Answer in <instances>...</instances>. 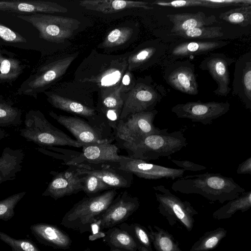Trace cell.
<instances>
[{"mask_svg":"<svg viewBox=\"0 0 251 251\" xmlns=\"http://www.w3.org/2000/svg\"><path fill=\"white\" fill-rule=\"evenodd\" d=\"M129 54H105L92 50L76 69L75 81L88 90L99 91L119 85L127 70Z\"/></svg>","mask_w":251,"mask_h":251,"instance_id":"6da1fadb","label":"cell"},{"mask_svg":"<svg viewBox=\"0 0 251 251\" xmlns=\"http://www.w3.org/2000/svg\"><path fill=\"white\" fill-rule=\"evenodd\" d=\"M171 188L175 192L200 195L209 201L221 203L236 199L245 192L232 178L210 173L178 178L173 183Z\"/></svg>","mask_w":251,"mask_h":251,"instance_id":"7a4b0ae2","label":"cell"},{"mask_svg":"<svg viewBox=\"0 0 251 251\" xmlns=\"http://www.w3.org/2000/svg\"><path fill=\"white\" fill-rule=\"evenodd\" d=\"M168 128L160 129L157 132L139 140L128 143L117 144L124 149L128 157L149 161L161 157L170 156L186 147L188 143L182 131L168 132Z\"/></svg>","mask_w":251,"mask_h":251,"instance_id":"3957f363","label":"cell"},{"mask_svg":"<svg viewBox=\"0 0 251 251\" xmlns=\"http://www.w3.org/2000/svg\"><path fill=\"white\" fill-rule=\"evenodd\" d=\"M24 124L25 127L20 130V135L41 148L54 146L81 148L84 145L52 125L40 110L28 111L25 115Z\"/></svg>","mask_w":251,"mask_h":251,"instance_id":"277c9868","label":"cell"},{"mask_svg":"<svg viewBox=\"0 0 251 251\" xmlns=\"http://www.w3.org/2000/svg\"><path fill=\"white\" fill-rule=\"evenodd\" d=\"M117 194L116 189H112L96 196H86L64 215L61 225L80 233L91 231L96 218L109 206Z\"/></svg>","mask_w":251,"mask_h":251,"instance_id":"5b68a950","label":"cell"},{"mask_svg":"<svg viewBox=\"0 0 251 251\" xmlns=\"http://www.w3.org/2000/svg\"><path fill=\"white\" fill-rule=\"evenodd\" d=\"M166 95L165 88L155 82L150 75L139 78L133 88L124 95L120 120L133 114L153 110Z\"/></svg>","mask_w":251,"mask_h":251,"instance_id":"8992f818","label":"cell"},{"mask_svg":"<svg viewBox=\"0 0 251 251\" xmlns=\"http://www.w3.org/2000/svg\"><path fill=\"white\" fill-rule=\"evenodd\" d=\"M49 114L66 128L76 140L84 145L115 141L114 130L109 124L91 122L76 116L57 114L53 111H50Z\"/></svg>","mask_w":251,"mask_h":251,"instance_id":"52a82bcc","label":"cell"},{"mask_svg":"<svg viewBox=\"0 0 251 251\" xmlns=\"http://www.w3.org/2000/svg\"><path fill=\"white\" fill-rule=\"evenodd\" d=\"M16 16L35 27L41 39L55 43H64L71 38L80 24L75 19L45 13Z\"/></svg>","mask_w":251,"mask_h":251,"instance_id":"ba28073f","label":"cell"},{"mask_svg":"<svg viewBox=\"0 0 251 251\" xmlns=\"http://www.w3.org/2000/svg\"><path fill=\"white\" fill-rule=\"evenodd\" d=\"M77 53L68 55L40 66L21 84L17 94L37 99L41 93L56 82L66 72Z\"/></svg>","mask_w":251,"mask_h":251,"instance_id":"9c48e42d","label":"cell"},{"mask_svg":"<svg viewBox=\"0 0 251 251\" xmlns=\"http://www.w3.org/2000/svg\"><path fill=\"white\" fill-rule=\"evenodd\" d=\"M48 101L54 108L73 114L87 121L100 124H109L95 106L92 98L82 93L44 91Z\"/></svg>","mask_w":251,"mask_h":251,"instance_id":"30bf717a","label":"cell"},{"mask_svg":"<svg viewBox=\"0 0 251 251\" xmlns=\"http://www.w3.org/2000/svg\"><path fill=\"white\" fill-rule=\"evenodd\" d=\"M156 200L158 203L159 213L172 226L181 224L188 231H191L195 222V216L198 213L191 204L182 201L162 185L154 186Z\"/></svg>","mask_w":251,"mask_h":251,"instance_id":"8fae6325","label":"cell"},{"mask_svg":"<svg viewBox=\"0 0 251 251\" xmlns=\"http://www.w3.org/2000/svg\"><path fill=\"white\" fill-rule=\"evenodd\" d=\"M158 112L154 109L133 114L120 120L114 130L116 144L131 143L159 131L160 128L153 123Z\"/></svg>","mask_w":251,"mask_h":251,"instance_id":"7c38bea8","label":"cell"},{"mask_svg":"<svg viewBox=\"0 0 251 251\" xmlns=\"http://www.w3.org/2000/svg\"><path fill=\"white\" fill-rule=\"evenodd\" d=\"M139 206L140 201L137 197L132 196L127 191H122L117 194L91 226H95L100 231L113 227L124 223Z\"/></svg>","mask_w":251,"mask_h":251,"instance_id":"4fadbf2b","label":"cell"},{"mask_svg":"<svg viewBox=\"0 0 251 251\" xmlns=\"http://www.w3.org/2000/svg\"><path fill=\"white\" fill-rule=\"evenodd\" d=\"M230 104L227 101H190L177 104L171 108V111L178 118L188 119L207 125L228 112Z\"/></svg>","mask_w":251,"mask_h":251,"instance_id":"5bb4252c","label":"cell"},{"mask_svg":"<svg viewBox=\"0 0 251 251\" xmlns=\"http://www.w3.org/2000/svg\"><path fill=\"white\" fill-rule=\"evenodd\" d=\"M82 151L70 158L64 164L76 166L80 164H105L119 167L122 155L118 154L117 146L112 143L86 144Z\"/></svg>","mask_w":251,"mask_h":251,"instance_id":"9a60e30c","label":"cell"},{"mask_svg":"<svg viewBox=\"0 0 251 251\" xmlns=\"http://www.w3.org/2000/svg\"><path fill=\"white\" fill-rule=\"evenodd\" d=\"M168 63L164 71L166 83L174 89L190 95L199 93L194 65L188 60Z\"/></svg>","mask_w":251,"mask_h":251,"instance_id":"2e32d148","label":"cell"},{"mask_svg":"<svg viewBox=\"0 0 251 251\" xmlns=\"http://www.w3.org/2000/svg\"><path fill=\"white\" fill-rule=\"evenodd\" d=\"M118 168L146 179H177L183 177L185 172L124 155L121 156Z\"/></svg>","mask_w":251,"mask_h":251,"instance_id":"e0dca14e","label":"cell"},{"mask_svg":"<svg viewBox=\"0 0 251 251\" xmlns=\"http://www.w3.org/2000/svg\"><path fill=\"white\" fill-rule=\"evenodd\" d=\"M50 173L53 177L42 193L43 196H49L57 200L82 191L84 175L79 173L76 166L70 165L65 171H51Z\"/></svg>","mask_w":251,"mask_h":251,"instance_id":"ac0fdd59","label":"cell"},{"mask_svg":"<svg viewBox=\"0 0 251 251\" xmlns=\"http://www.w3.org/2000/svg\"><path fill=\"white\" fill-rule=\"evenodd\" d=\"M168 49L166 44L158 39L141 44L129 54L128 71L144 70L157 64L165 58Z\"/></svg>","mask_w":251,"mask_h":251,"instance_id":"d6986e66","label":"cell"},{"mask_svg":"<svg viewBox=\"0 0 251 251\" xmlns=\"http://www.w3.org/2000/svg\"><path fill=\"white\" fill-rule=\"evenodd\" d=\"M235 60L223 53H214L204 58L199 65V68L208 72L217 84L213 91L215 95L226 97L231 91L229 67Z\"/></svg>","mask_w":251,"mask_h":251,"instance_id":"ffe728a7","label":"cell"},{"mask_svg":"<svg viewBox=\"0 0 251 251\" xmlns=\"http://www.w3.org/2000/svg\"><path fill=\"white\" fill-rule=\"evenodd\" d=\"M75 166L81 174L93 175L113 189L129 188L133 182L132 174L110 165L80 164Z\"/></svg>","mask_w":251,"mask_h":251,"instance_id":"44dd1931","label":"cell"},{"mask_svg":"<svg viewBox=\"0 0 251 251\" xmlns=\"http://www.w3.org/2000/svg\"><path fill=\"white\" fill-rule=\"evenodd\" d=\"M232 94L237 96L246 108L251 110V53L242 55L235 62Z\"/></svg>","mask_w":251,"mask_h":251,"instance_id":"7402d4cb","label":"cell"},{"mask_svg":"<svg viewBox=\"0 0 251 251\" xmlns=\"http://www.w3.org/2000/svg\"><path fill=\"white\" fill-rule=\"evenodd\" d=\"M228 42L222 40L214 41H180L173 43L166 55L167 62L194 55L205 54L215 50L223 48Z\"/></svg>","mask_w":251,"mask_h":251,"instance_id":"603a6c76","label":"cell"},{"mask_svg":"<svg viewBox=\"0 0 251 251\" xmlns=\"http://www.w3.org/2000/svg\"><path fill=\"white\" fill-rule=\"evenodd\" d=\"M100 92L96 107L114 130L120 121L124 104V93L122 92L120 84Z\"/></svg>","mask_w":251,"mask_h":251,"instance_id":"cb8c5ba5","label":"cell"},{"mask_svg":"<svg viewBox=\"0 0 251 251\" xmlns=\"http://www.w3.org/2000/svg\"><path fill=\"white\" fill-rule=\"evenodd\" d=\"M0 11L24 15L66 13L68 9L54 2L42 0H0Z\"/></svg>","mask_w":251,"mask_h":251,"instance_id":"d4e9b609","label":"cell"},{"mask_svg":"<svg viewBox=\"0 0 251 251\" xmlns=\"http://www.w3.org/2000/svg\"><path fill=\"white\" fill-rule=\"evenodd\" d=\"M30 229L41 244L61 250L69 249L71 246L72 241L69 235L56 226L37 223L31 225Z\"/></svg>","mask_w":251,"mask_h":251,"instance_id":"484cf974","label":"cell"},{"mask_svg":"<svg viewBox=\"0 0 251 251\" xmlns=\"http://www.w3.org/2000/svg\"><path fill=\"white\" fill-rule=\"evenodd\" d=\"M147 2L119 0H84L79 4L85 9L109 14L130 8H143L146 10L153 8Z\"/></svg>","mask_w":251,"mask_h":251,"instance_id":"4316f807","label":"cell"},{"mask_svg":"<svg viewBox=\"0 0 251 251\" xmlns=\"http://www.w3.org/2000/svg\"><path fill=\"white\" fill-rule=\"evenodd\" d=\"M167 17L173 24L171 31L173 33L195 27L209 26L217 21L214 15L207 16L202 11L196 13L168 14Z\"/></svg>","mask_w":251,"mask_h":251,"instance_id":"83f0119b","label":"cell"},{"mask_svg":"<svg viewBox=\"0 0 251 251\" xmlns=\"http://www.w3.org/2000/svg\"><path fill=\"white\" fill-rule=\"evenodd\" d=\"M27 66L15 54L0 48V84L12 85Z\"/></svg>","mask_w":251,"mask_h":251,"instance_id":"f1b7e54d","label":"cell"},{"mask_svg":"<svg viewBox=\"0 0 251 251\" xmlns=\"http://www.w3.org/2000/svg\"><path fill=\"white\" fill-rule=\"evenodd\" d=\"M24 156L21 149H4L0 156V184L16 178L21 171Z\"/></svg>","mask_w":251,"mask_h":251,"instance_id":"f546056e","label":"cell"},{"mask_svg":"<svg viewBox=\"0 0 251 251\" xmlns=\"http://www.w3.org/2000/svg\"><path fill=\"white\" fill-rule=\"evenodd\" d=\"M103 233L102 240L110 249L125 251H138V245L132 237L120 227L115 226Z\"/></svg>","mask_w":251,"mask_h":251,"instance_id":"4dcf8cb0","label":"cell"},{"mask_svg":"<svg viewBox=\"0 0 251 251\" xmlns=\"http://www.w3.org/2000/svg\"><path fill=\"white\" fill-rule=\"evenodd\" d=\"M251 207V191H245L214 211L212 217L217 220L226 219L231 217L237 211L244 212Z\"/></svg>","mask_w":251,"mask_h":251,"instance_id":"1f68e13d","label":"cell"},{"mask_svg":"<svg viewBox=\"0 0 251 251\" xmlns=\"http://www.w3.org/2000/svg\"><path fill=\"white\" fill-rule=\"evenodd\" d=\"M150 239L156 251H182L177 241L169 232L156 226H148Z\"/></svg>","mask_w":251,"mask_h":251,"instance_id":"d6a6232c","label":"cell"},{"mask_svg":"<svg viewBox=\"0 0 251 251\" xmlns=\"http://www.w3.org/2000/svg\"><path fill=\"white\" fill-rule=\"evenodd\" d=\"M227 234L223 227L207 231L191 247L189 251H209L217 247Z\"/></svg>","mask_w":251,"mask_h":251,"instance_id":"836d02e7","label":"cell"},{"mask_svg":"<svg viewBox=\"0 0 251 251\" xmlns=\"http://www.w3.org/2000/svg\"><path fill=\"white\" fill-rule=\"evenodd\" d=\"M21 110L13 103L0 95V127L18 126L21 125Z\"/></svg>","mask_w":251,"mask_h":251,"instance_id":"e575fe53","label":"cell"},{"mask_svg":"<svg viewBox=\"0 0 251 251\" xmlns=\"http://www.w3.org/2000/svg\"><path fill=\"white\" fill-rule=\"evenodd\" d=\"M219 18L231 24L245 27L251 24V5H244L221 13Z\"/></svg>","mask_w":251,"mask_h":251,"instance_id":"d590c367","label":"cell"},{"mask_svg":"<svg viewBox=\"0 0 251 251\" xmlns=\"http://www.w3.org/2000/svg\"><path fill=\"white\" fill-rule=\"evenodd\" d=\"M222 29L220 26H204L176 32L174 34L185 39H215L223 36Z\"/></svg>","mask_w":251,"mask_h":251,"instance_id":"8d00e7d4","label":"cell"},{"mask_svg":"<svg viewBox=\"0 0 251 251\" xmlns=\"http://www.w3.org/2000/svg\"><path fill=\"white\" fill-rule=\"evenodd\" d=\"M119 227L128 232L134 239L138 246H142L149 251H153L148 229L138 223L128 224L122 223Z\"/></svg>","mask_w":251,"mask_h":251,"instance_id":"74e56055","label":"cell"},{"mask_svg":"<svg viewBox=\"0 0 251 251\" xmlns=\"http://www.w3.org/2000/svg\"><path fill=\"white\" fill-rule=\"evenodd\" d=\"M133 32L131 27L116 28L107 35L101 46L103 48H112L123 45L130 39Z\"/></svg>","mask_w":251,"mask_h":251,"instance_id":"f35d334b","label":"cell"},{"mask_svg":"<svg viewBox=\"0 0 251 251\" xmlns=\"http://www.w3.org/2000/svg\"><path fill=\"white\" fill-rule=\"evenodd\" d=\"M84 175L83 191L86 196L91 197L98 195L102 191L112 189L111 187L97 177L90 174Z\"/></svg>","mask_w":251,"mask_h":251,"instance_id":"ab89813d","label":"cell"},{"mask_svg":"<svg viewBox=\"0 0 251 251\" xmlns=\"http://www.w3.org/2000/svg\"><path fill=\"white\" fill-rule=\"evenodd\" d=\"M25 194V192H20L0 201V220L7 221L14 216L15 207Z\"/></svg>","mask_w":251,"mask_h":251,"instance_id":"60d3db41","label":"cell"},{"mask_svg":"<svg viewBox=\"0 0 251 251\" xmlns=\"http://www.w3.org/2000/svg\"><path fill=\"white\" fill-rule=\"evenodd\" d=\"M0 240L9 245L13 251H41L31 241L15 239L1 231Z\"/></svg>","mask_w":251,"mask_h":251,"instance_id":"b9f144b4","label":"cell"},{"mask_svg":"<svg viewBox=\"0 0 251 251\" xmlns=\"http://www.w3.org/2000/svg\"><path fill=\"white\" fill-rule=\"evenodd\" d=\"M202 7L219 8L230 6L251 5V0H201Z\"/></svg>","mask_w":251,"mask_h":251,"instance_id":"7bdbcfd3","label":"cell"},{"mask_svg":"<svg viewBox=\"0 0 251 251\" xmlns=\"http://www.w3.org/2000/svg\"><path fill=\"white\" fill-rule=\"evenodd\" d=\"M0 39L11 43H25L26 39L20 34L14 31L0 23Z\"/></svg>","mask_w":251,"mask_h":251,"instance_id":"ee69618b","label":"cell"},{"mask_svg":"<svg viewBox=\"0 0 251 251\" xmlns=\"http://www.w3.org/2000/svg\"><path fill=\"white\" fill-rule=\"evenodd\" d=\"M151 4H155L162 6H169L176 8L202 6L201 0H184L172 1H155Z\"/></svg>","mask_w":251,"mask_h":251,"instance_id":"f6af8a7d","label":"cell"},{"mask_svg":"<svg viewBox=\"0 0 251 251\" xmlns=\"http://www.w3.org/2000/svg\"><path fill=\"white\" fill-rule=\"evenodd\" d=\"M169 159L176 166L185 171L198 172L206 169L205 166L195 163L189 160H179L171 159L170 157H169Z\"/></svg>","mask_w":251,"mask_h":251,"instance_id":"bcb514c9","label":"cell"},{"mask_svg":"<svg viewBox=\"0 0 251 251\" xmlns=\"http://www.w3.org/2000/svg\"><path fill=\"white\" fill-rule=\"evenodd\" d=\"M136 81L133 74L127 70L124 74L120 84L122 92L126 94L130 91L135 85Z\"/></svg>","mask_w":251,"mask_h":251,"instance_id":"7dc6e473","label":"cell"},{"mask_svg":"<svg viewBox=\"0 0 251 251\" xmlns=\"http://www.w3.org/2000/svg\"><path fill=\"white\" fill-rule=\"evenodd\" d=\"M236 173L239 175H251V157L238 165Z\"/></svg>","mask_w":251,"mask_h":251,"instance_id":"c3c4849f","label":"cell"},{"mask_svg":"<svg viewBox=\"0 0 251 251\" xmlns=\"http://www.w3.org/2000/svg\"><path fill=\"white\" fill-rule=\"evenodd\" d=\"M8 136V134L5 131V130L0 129V140Z\"/></svg>","mask_w":251,"mask_h":251,"instance_id":"681fc988","label":"cell"},{"mask_svg":"<svg viewBox=\"0 0 251 251\" xmlns=\"http://www.w3.org/2000/svg\"><path fill=\"white\" fill-rule=\"evenodd\" d=\"M138 251H149L145 248L142 247V246H138Z\"/></svg>","mask_w":251,"mask_h":251,"instance_id":"f907efd6","label":"cell"},{"mask_svg":"<svg viewBox=\"0 0 251 251\" xmlns=\"http://www.w3.org/2000/svg\"><path fill=\"white\" fill-rule=\"evenodd\" d=\"M110 251H125L121 250L116 249H110Z\"/></svg>","mask_w":251,"mask_h":251,"instance_id":"816d5d0a","label":"cell"},{"mask_svg":"<svg viewBox=\"0 0 251 251\" xmlns=\"http://www.w3.org/2000/svg\"><path fill=\"white\" fill-rule=\"evenodd\" d=\"M83 251H92L90 248H87L85 250H84Z\"/></svg>","mask_w":251,"mask_h":251,"instance_id":"f5cc1de1","label":"cell"}]
</instances>
